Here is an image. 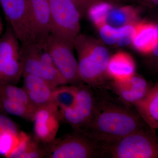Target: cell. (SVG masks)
Segmentation results:
<instances>
[{
	"label": "cell",
	"mask_w": 158,
	"mask_h": 158,
	"mask_svg": "<svg viewBox=\"0 0 158 158\" xmlns=\"http://www.w3.org/2000/svg\"><path fill=\"white\" fill-rule=\"evenodd\" d=\"M147 127L136 111L104 102L97 104L90 123L81 130L103 145Z\"/></svg>",
	"instance_id": "6da1fadb"
},
{
	"label": "cell",
	"mask_w": 158,
	"mask_h": 158,
	"mask_svg": "<svg viewBox=\"0 0 158 158\" xmlns=\"http://www.w3.org/2000/svg\"><path fill=\"white\" fill-rule=\"evenodd\" d=\"M74 48L77 54L81 81L92 88L102 85L110 57L107 49L96 40L81 34L76 40Z\"/></svg>",
	"instance_id": "7a4b0ae2"
},
{
	"label": "cell",
	"mask_w": 158,
	"mask_h": 158,
	"mask_svg": "<svg viewBox=\"0 0 158 158\" xmlns=\"http://www.w3.org/2000/svg\"><path fill=\"white\" fill-rule=\"evenodd\" d=\"M149 127L103 145V157L158 158V135Z\"/></svg>",
	"instance_id": "3957f363"
},
{
	"label": "cell",
	"mask_w": 158,
	"mask_h": 158,
	"mask_svg": "<svg viewBox=\"0 0 158 158\" xmlns=\"http://www.w3.org/2000/svg\"><path fill=\"white\" fill-rule=\"evenodd\" d=\"M46 158L103 157L102 145L81 129L44 144Z\"/></svg>",
	"instance_id": "277c9868"
},
{
	"label": "cell",
	"mask_w": 158,
	"mask_h": 158,
	"mask_svg": "<svg viewBox=\"0 0 158 158\" xmlns=\"http://www.w3.org/2000/svg\"><path fill=\"white\" fill-rule=\"evenodd\" d=\"M21 55L23 74L39 77L54 88L67 85L55 66L46 41L21 44Z\"/></svg>",
	"instance_id": "5b68a950"
},
{
	"label": "cell",
	"mask_w": 158,
	"mask_h": 158,
	"mask_svg": "<svg viewBox=\"0 0 158 158\" xmlns=\"http://www.w3.org/2000/svg\"><path fill=\"white\" fill-rule=\"evenodd\" d=\"M51 33L73 46L80 35L81 14L73 0H48Z\"/></svg>",
	"instance_id": "8992f818"
},
{
	"label": "cell",
	"mask_w": 158,
	"mask_h": 158,
	"mask_svg": "<svg viewBox=\"0 0 158 158\" xmlns=\"http://www.w3.org/2000/svg\"><path fill=\"white\" fill-rule=\"evenodd\" d=\"M23 74L21 44L8 25L0 37V81L16 85Z\"/></svg>",
	"instance_id": "52a82bcc"
},
{
	"label": "cell",
	"mask_w": 158,
	"mask_h": 158,
	"mask_svg": "<svg viewBox=\"0 0 158 158\" xmlns=\"http://www.w3.org/2000/svg\"><path fill=\"white\" fill-rule=\"evenodd\" d=\"M55 66L67 85L77 86L81 83L79 77L77 60L73 46L51 34L46 40Z\"/></svg>",
	"instance_id": "ba28073f"
},
{
	"label": "cell",
	"mask_w": 158,
	"mask_h": 158,
	"mask_svg": "<svg viewBox=\"0 0 158 158\" xmlns=\"http://www.w3.org/2000/svg\"><path fill=\"white\" fill-rule=\"evenodd\" d=\"M97 104L92 87L81 83L77 86L76 101L73 106L59 110L61 121L73 129H84L93 118Z\"/></svg>",
	"instance_id": "9c48e42d"
},
{
	"label": "cell",
	"mask_w": 158,
	"mask_h": 158,
	"mask_svg": "<svg viewBox=\"0 0 158 158\" xmlns=\"http://www.w3.org/2000/svg\"><path fill=\"white\" fill-rule=\"evenodd\" d=\"M8 24L21 44L34 40L33 24L28 0H0Z\"/></svg>",
	"instance_id": "30bf717a"
},
{
	"label": "cell",
	"mask_w": 158,
	"mask_h": 158,
	"mask_svg": "<svg viewBox=\"0 0 158 158\" xmlns=\"http://www.w3.org/2000/svg\"><path fill=\"white\" fill-rule=\"evenodd\" d=\"M61 121L59 108L54 103L37 109L34 114V137L43 144L56 137Z\"/></svg>",
	"instance_id": "8fae6325"
},
{
	"label": "cell",
	"mask_w": 158,
	"mask_h": 158,
	"mask_svg": "<svg viewBox=\"0 0 158 158\" xmlns=\"http://www.w3.org/2000/svg\"><path fill=\"white\" fill-rule=\"evenodd\" d=\"M111 87L122 101L134 106L144 98L152 86L143 77L135 74L125 81H112Z\"/></svg>",
	"instance_id": "7c38bea8"
},
{
	"label": "cell",
	"mask_w": 158,
	"mask_h": 158,
	"mask_svg": "<svg viewBox=\"0 0 158 158\" xmlns=\"http://www.w3.org/2000/svg\"><path fill=\"white\" fill-rule=\"evenodd\" d=\"M34 31L33 41L44 42L51 33L48 0H28Z\"/></svg>",
	"instance_id": "4fadbf2b"
},
{
	"label": "cell",
	"mask_w": 158,
	"mask_h": 158,
	"mask_svg": "<svg viewBox=\"0 0 158 158\" xmlns=\"http://www.w3.org/2000/svg\"><path fill=\"white\" fill-rule=\"evenodd\" d=\"M22 88L33 105L37 109L53 103L54 88L48 83L39 77L23 74Z\"/></svg>",
	"instance_id": "5bb4252c"
},
{
	"label": "cell",
	"mask_w": 158,
	"mask_h": 158,
	"mask_svg": "<svg viewBox=\"0 0 158 158\" xmlns=\"http://www.w3.org/2000/svg\"><path fill=\"white\" fill-rule=\"evenodd\" d=\"M136 65L132 57L125 52L116 53L110 57L106 76L112 81H122L135 74Z\"/></svg>",
	"instance_id": "9a60e30c"
},
{
	"label": "cell",
	"mask_w": 158,
	"mask_h": 158,
	"mask_svg": "<svg viewBox=\"0 0 158 158\" xmlns=\"http://www.w3.org/2000/svg\"><path fill=\"white\" fill-rule=\"evenodd\" d=\"M136 112L146 125L158 129V83L152 86L145 97L134 106Z\"/></svg>",
	"instance_id": "2e32d148"
},
{
	"label": "cell",
	"mask_w": 158,
	"mask_h": 158,
	"mask_svg": "<svg viewBox=\"0 0 158 158\" xmlns=\"http://www.w3.org/2000/svg\"><path fill=\"white\" fill-rule=\"evenodd\" d=\"M135 27V33L132 43L134 48L141 54L149 55L156 36L155 24L143 22L136 23Z\"/></svg>",
	"instance_id": "e0dca14e"
},
{
	"label": "cell",
	"mask_w": 158,
	"mask_h": 158,
	"mask_svg": "<svg viewBox=\"0 0 158 158\" xmlns=\"http://www.w3.org/2000/svg\"><path fill=\"white\" fill-rule=\"evenodd\" d=\"M138 18V12L131 7L114 8L113 6L108 12L106 24L119 28L128 25H135Z\"/></svg>",
	"instance_id": "ac0fdd59"
},
{
	"label": "cell",
	"mask_w": 158,
	"mask_h": 158,
	"mask_svg": "<svg viewBox=\"0 0 158 158\" xmlns=\"http://www.w3.org/2000/svg\"><path fill=\"white\" fill-rule=\"evenodd\" d=\"M37 109L17 100L0 97V111L29 121H33Z\"/></svg>",
	"instance_id": "d6986e66"
},
{
	"label": "cell",
	"mask_w": 158,
	"mask_h": 158,
	"mask_svg": "<svg viewBox=\"0 0 158 158\" xmlns=\"http://www.w3.org/2000/svg\"><path fill=\"white\" fill-rule=\"evenodd\" d=\"M77 86L64 85L54 88L53 103L59 110L69 109L74 105L76 101Z\"/></svg>",
	"instance_id": "ffe728a7"
},
{
	"label": "cell",
	"mask_w": 158,
	"mask_h": 158,
	"mask_svg": "<svg viewBox=\"0 0 158 158\" xmlns=\"http://www.w3.org/2000/svg\"><path fill=\"white\" fill-rule=\"evenodd\" d=\"M113 7L106 2H100L91 5L87 12L88 17L97 28L99 29L106 24V19L108 12Z\"/></svg>",
	"instance_id": "44dd1931"
},
{
	"label": "cell",
	"mask_w": 158,
	"mask_h": 158,
	"mask_svg": "<svg viewBox=\"0 0 158 158\" xmlns=\"http://www.w3.org/2000/svg\"><path fill=\"white\" fill-rule=\"evenodd\" d=\"M135 25H128L118 28L116 44L119 46H127L132 43L135 33Z\"/></svg>",
	"instance_id": "7402d4cb"
},
{
	"label": "cell",
	"mask_w": 158,
	"mask_h": 158,
	"mask_svg": "<svg viewBox=\"0 0 158 158\" xmlns=\"http://www.w3.org/2000/svg\"><path fill=\"white\" fill-rule=\"evenodd\" d=\"M20 132L16 123L6 113L0 111V136L7 133L18 135Z\"/></svg>",
	"instance_id": "603a6c76"
},
{
	"label": "cell",
	"mask_w": 158,
	"mask_h": 158,
	"mask_svg": "<svg viewBox=\"0 0 158 158\" xmlns=\"http://www.w3.org/2000/svg\"><path fill=\"white\" fill-rule=\"evenodd\" d=\"M98 29L100 36L104 42L110 45L116 43L118 28L105 24Z\"/></svg>",
	"instance_id": "cb8c5ba5"
},
{
	"label": "cell",
	"mask_w": 158,
	"mask_h": 158,
	"mask_svg": "<svg viewBox=\"0 0 158 158\" xmlns=\"http://www.w3.org/2000/svg\"><path fill=\"white\" fill-rule=\"evenodd\" d=\"M156 29V36L152 52L150 54L151 56L150 63L153 68L158 70V21L155 24Z\"/></svg>",
	"instance_id": "d4e9b609"
},
{
	"label": "cell",
	"mask_w": 158,
	"mask_h": 158,
	"mask_svg": "<svg viewBox=\"0 0 158 158\" xmlns=\"http://www.w3.org/2000/svg\"><path fill=\"white\" fill-rule=\"evenodd\" d=\"M77 6L81 15L85 14L88 11L89 7L91 6L92 0H73Z\"/></svg>",
	"instance_id": "484cf974"
},
{
	"label": "cell",
	"mask_w": 158,
	"mask_h": 158,
	"mask_svg": "<svg viewBox=\"0 0 158 158\" xmlns=\"http://www.w3.org/2000/svg\"><path fill=\"white\" fill-rule=\"evenodd\" d=\"M147 4L151 6H158V0H145Z\"/></svg>",
	"instance_id": "4316f807"
},
{
	"label": "cell",
	"mask_w": 158,
	"mask_h": 158,
	"mask_svg": "<svg viewBox=\"0 0 158 158\" xmlns=\"http://www.w3.org/2000/svg\"><path fill=\"white\" fill-rule=\"evenodd\" d=\"M4 30L3 29V27L2 23V20H1V18H0V37L1 35L2 34L3 32H4Z\"/></svg>",
	"instance_id": "83f0119b"
}]
</instances>
